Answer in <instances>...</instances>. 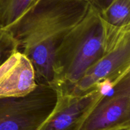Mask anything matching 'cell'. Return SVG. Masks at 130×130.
Returning a JSON list of instances; mask_svg holds the SVG:
<instances>
[{
    "label": "cell",
    "instance_id": "1",
    "mask_svg": "<svg viewBox=\"0 0 130 130\" xmlns=\"http://www.w3.org/2000/svg\"><path fill=\"white\" fill-rule=\"evenodd\" d=\"M88 0H34L29 8L6 27L19 51L30 60L38 84L54 87L55 55L68 33L83 19Z\"/></svg>",
    "mask_w": 130,
    "mask_h": 130
},
{
    "label": "cell",
    "instance_id": "2",
    "mask_svg": "<svg viewBox=\"0 0 130 130\" xmlns=\"http://www.w3.org/2000/svg\"><path fill=\"white\" fill-rule=\"evenodd\" d=\"M125 27L107 23L100 11L90 3L85 16L65 37L56 52L54 87L68 89L75 85L112 46Z\"/></svg>",
    "mask_w": 130,
    "mask_h": 130
},
{
    "label": "cell",
    "instance_id": "3",
    "mask_svg": "<svg viewBox=\"0 0 130 130\" xmlns=\"http://www.w3.org/2000/svg\"><path fill=\"white\" fill-rule=\"evenodd\" d=\"M57 97L55 88L38 84L25 96L0 98V130H39L53 112Z\"/></svg>",
    "mask_w": 130,
    "mask_h": 130
},
{
    "label": "cell",
    "instance_id": "4",
    "mask_svg": "<svg viewBox=\"0 0 130 130\" xmlns=\"http://www.w3.org/2000/svg\"><path fill=\"white\" fill-rule=\"evenodd\" d=\"M118 81L100 83L81 93H74L63 88L56 87L58 94L56 106L39 130H79L95 104Z\"/></svg>",
    "mask_w": 130,
    "mask_h": 130
},
{
    "label": "cell",
    "instance_id": "5",
    "mask_svg": "<svg viewBox=\"0 0 130 130\" xmlns=\"http://www.w3.org/2000/svg\"><path fill=\"white\" fill-rule=\"evenodd\" d=\"M130 129V72L102 96L79 130Z\"/></svg>",
    "mask_w": 130,
    "mask_h": 130
},
{
    "label": "cell",
    "instance_id": "6",
    "mask_svg": "<svg viewBox=\"0 0 130 130\" xmlns=\"http://www.w3.org/2000/svg\"><path fill=\"white\" fill-rule=\"evenodd\" d=\"M130 72V26L125 27L112 46L93 64L70 92L81 93L104 81L116 82Z\"/></svg>",
    "mask_w": 130,
    "mask_h": 130
},
{
    "label": "cell",
    "instance_id": "7",
    "mask_svg": "<svg viewBox=\"0 0 130 130\" xmlns=\"http://www.w3.org/2000/svg\"><path fill=\"white\" fill-rule=\"evenodd\" d=\"M38 85L32 63L20 51L12 53L0 66V98L25 96Z\"/></svg>",
    "mask_w": 130,
    "mask_h": 130
},
{
    "label": "cell",
    "instance_id": "8",
    "mask_svg": "<svg viewBox=\"0 0 130 130\" xmlns=\"http://www.w3.org/2000/svg\"><path fill=\"white\" fill-rule=\"evenodd\" d=\"M100 13L104 20L112 26L118 28L130 26V0H112Z\"/></svg>",
    "mask_w": 130,
    "mask_h": 130
},
{
    "label": "cell",
    "instance_id": "9",
    "mask_svg": "<svg viewBox=\"0 0 130 130\" xmlns=\"http://www.w3.org/2000/svg\"><path fill=\"white\" fill-rule=\"evenodd\" d=\"M34 0H0V27L6 28L17 20Z\"/></svg>",
    "mask_w": 130,
    "mask_h": 130
},
{
    "label": "cell",
    "instance_id": "10",
    "mask_svg": "<svg viewBox=\"0 0 130 130\" xmlns=\"http://www.w3.org/2000/svg\"><path fill=\"white\" fill-rule=\"evenodd\" d=\"M17 50L18 43L10 32L6 28L0 27V66Z\"/></svg>",
    "mask_w": 130,
    "mask_h": 130
},
{
    "label": "cell",
    "instance_id": "11",
    "mask_svg": "<svg viewBox=\"0 0 130 130\" xmlns=\"http://www.w3.org/2000/svg\"><path fill=\"white\" fill-rule=\"evenodd\" d=\"M89 2L95 6L100 12L106 9L112 0H88Z\"/></svg>",
    "mask_w": 130,
    "mask_h": 130
},
{
    "label": "cell",
    "instance_id": "12",
    "mask_svg": "<svg viewBox=\"0 0 130 130\" xmlns=\"http://www.w3.org/2000/svg\"><path fill=\"white\" fill-rule=\"evenodd\" d=\"M127 130H130V129H127Z\"/></svg>",
    "mask_w": 130,
    "mask_h": 130
}]
</instances>
